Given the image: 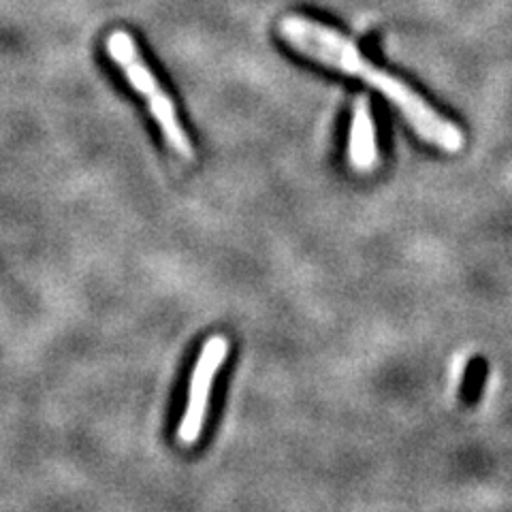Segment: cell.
Listing matches in <instances>:
<instances>
[{"instance_id":"1","label":"cell","mask_w":512,"mask_h":512,"mask_svg":"<svg viewBox=\"0 0 512 512\" xmlns=\"http://www.w3.org/2000/svg\"><path fill=\"white\" fill-rule=\"evenodd\" d=\"M280 35L299 54L370 84V88L378 90L399 109L412 131L429 146L448 154H457L466 148V133L457 124L438 114L412 86L367 60L357 43L350 41L344 32L293 13L282 18Z\"/></svg>"},{"instance_id":"2","label":"cell","mask_w":512,"mask_h":512,"mask_svg":"<svg viewBox=\"0 0 512 512\" xmlns=\"http://www.w3.org/2000/svg\"><path fill=\"white\" fill-rule=\"evenodd\" d=\"M107 52L111 60H114L126 75L128 84H131L133 90L139 92L143 99H146L150 114L156 120L160 131H163V137L167 139L169 148L184 160L195 158V150H192L190 137L180 122L175 103L171 101V96L165 92V88L160 86L156 75L148 67V62L143 60L133 37L124 30L111 32V37L107 41Z\"/></svg>"},{"instance_id":"3","label":"cell","mask_w":512,"mask_h":512,"mask_svg":"<svg viewBox=\"0 0 512 512\" xmlns=\"http://www.w3.org/2000/svg\"><path fill=\"white\" fill-rule=\"evenodd\" d=\"M231 352V342L224 335H212L199 352V359L192 367L190 384H188V397H186V408L178 425V440L184 446L197 444L203 425L207 421V410H210L212 402V391L218 372L222 370L224 361H227Z\"/></svg>"},{"instance_id":"4","label":"cell","mask_w":512,"mask_h":512,"mask_svg":"<svg viewBox=\"0 0 512 512\" xmlns=\"http://www.w3.org/2000/svg\"><path fill=\"white\" fill-rule=\"evenodd\" d=\"M348 160L359 173H372L380 165V150L372 101L367 94L357 96L352 105V122L348 133Z\"/></svg>"}]
</instances>
